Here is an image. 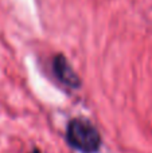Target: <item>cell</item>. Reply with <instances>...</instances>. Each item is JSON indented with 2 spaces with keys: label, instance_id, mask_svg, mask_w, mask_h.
Listing matches in <instances>:
<instances>
[{
  "label": "cell",
  "instance_id": "1",
  "mask_svg": "<svg viewBox=\"0 0 152 153\" xmlns=\"http://www.w3.org/2000/svg\"><path fill=\"white\" fill-rule=\"evenodd\" d=\"M65 141L69 148L78 153H98L102 146L100 130L85 117L69 120L65 130Z\"/></svg>",
  "mask_w": 152,
  "mask_h": 153
},
{
  "label": "cell",
  "instance_id": "2",
  "mask_svg": "<svg viewBox=\"0 0 152 153\" xmlns=\"http://www.w3.org/2000/svg\"><path fill=\"white\" fill-rule=\"evenodd\" d=\"M51 71L57 81L69 90H80L82 87V79L73 69L66 55L58 53L51 58Z\"/></svg>",
  "mask_w": 152,
  "mask_h": 153
},
{
  "label": "cell",
  "instance_id": "3",
  "mask_svg": "<svg viewBox=\"0 0 152 153\" xmlns=\"http://www.w3.org/2000/svg\"><path fill=\"white\" fill-rule=\"evenodd\" d=\"M28 153H42V152H40V149H39V148H37V146H34V148H32V149H31V151H30Z\"/></svg>",
  "mask_w": 152,
  "mask_h": 153
}]
</instances>
